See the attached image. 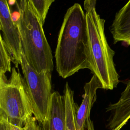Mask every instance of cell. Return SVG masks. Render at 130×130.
<instances>
[{
  "instance_id": "obj_17",
  "label": "cell",
  "mask_w": 130,
  "mask_h": 130,
  "mask_svg": "<svg viewBox=\"0 0 130 130\" xmlns=\"http://www.w3.org/2000/svg\"><path fill=\"white\" fill-rule=\"evenodd\" d=\"M8 130H25V127H20L10 123L7 120Z\"/></svg>"
},
{
  "instance_id": "obj_8",
  "label": "cell",
  "mask_w": 130,
  "mask_h": 130,
  "mask_svg": "<svg viewBox=\"0 0 130 130\" xmlns=\"http://www.w3.org/2000/svg\"><path fill=\"white\" fill-rule=\"evenodd\" d=\"M41 130H66V110L64 96L52 92L46 116Z\"/></svg>"
},
{
  "instance_id": "obj_7",
  "label": "cell",
  "mask_w": 130,
  "mask_h": 130,
  "mask_svg": "<svg viewBox=\"0 0 130 130\" xmlns=\"http://www.w3.org/2000/svg\"><path fill=\"white\" fill-rule=\"evenodd\" d=\"M103 88L102 83L94 74L88 82L85 83L82 102L76 113L78 130H94L93 123L90 119V111L96 99V90Z\"/></svg>"
},
{
  "instance_id": "obj_14",
  "label": "cell",
  "mask_w": 130,
  "mask_h": 130,
  "mask_svg": "<svg viewBox=\"0 0 130 130\" xmlns=\"http://www.w3.org/2000/svg\"><path fill=\"white\" fill-rule=\"evenodd\" d=\"M27 0H7L11 13H12L13 7L16 8L18 12L24 7Z\"/></svg>"
},
{
  "instance_id": "obj_9",
  "label": "cell",
  "mask_w": 130,
  "mask_h": 130,
  "mask_svg": "<svg viewBox=\"0 0 130 130\" xmlns=\"http://www.w3.org/2000/svg\"><path fill=\"white\" fill-rule=\"evenodd\" d=\"M107 111L112 113L107 125L109 130H121L130 119V80L119 100L109 105Z\"/></svg>"
},
{
  "instance_id": "obj_16",
  "label": "cell",
  "mask_w": 130,
  "mask_h": 130,
  "mask_svg": "<svg viewBox=\"0 0 130 130\" xmlns=\"http://www.w3.org/2000/svg\"><path fill=\"white\" fill-rule=\"evenodd\" d=\"M0 130H8L7 119L2 113H0Z\"/></svg>"
},
{
  "instance_id": "obj_10",
  "label": "cell",
  "mask_w": 130,
  "mask_h": 130,
  "mask_svg": "<svg viewBox=\"0 0 130 130\" xmlns=\"http://www.w3.org/2000/svg\"><path fill=\"white\" fill-rule=\"evenodd\" d=\"M110 31L114 44L121 42L130 45V0L116 13Z\"/></svg>"
},
{
  "instance_id": "obj_4",
  "label": "cell",
  "mask_w": 130,
  "mask_h": 130,
  "mask_svg": "<svg viewBox=\"0 0 130 130\" xmlns=\"http://www.w3.org/2000/svg\"><path fill=\"white\" fill-rule=\"evenodd\" d=\"M18 71L13 67L8 80L6 74L0 73V113L10 123L24 127L34 110L25 80Z\"/></svg>"
},
{
  "instance_id": "obj_11",
  "label": "cell",
  "mask_w": 130,
  "mask_h": 130,
  "mask_svg": "<svg viewBox=\"0 0 130 130\" xmlns=\"http://www.w3.org/2000/svg\"><path fill=\"white\" fill-rule=\"evenodd\" d=\"M63 96L66 110V130H78L76 117L78 106L74 101V91L68 82L64 86Z\"/></svg>"
},
{
  "instance_id": "obj_12",
  "label": "cell",
  "mask_w": 130,
  "mask_h": 130,
  "mask_svg": "<svg viewBox=\"0 0 130 130\" xmlns=\"http://www.w3.org/2000/svg\"><path fill=\"white\" fill-rule=\"evenodd\" d=\"M11 54L0 35V73L11 72Z\"/></svg>"
},
{
  "instance_id": "obj_5",
  "label": "cell",
  "mask_w": 130,
  "mask_h": 130,
  "mask_svg": "<svg viewBox=\"0 0 130 130\" xmlns=\"http://www.w3.org/2000/svg\"><path fill=\"white\" fill-rule=\"evenodd\" d=\"M20 66L31 100L34 117L42 124L47 115L52 92V74L38 73L28 63L21 50Z\"/></svg>"
},
{
  "instance_id": "obj_2",
  "label": "cell",
  "mask_w": 130,
  "mask_h": 130,
  "mask_svg": "<svg viewBox=\"0 0 130 130\" xmlns=\"http://www.w3.org/2000/svg\"><path fill=\"white\" fill-rule=\"evenodd\" d=\"M16 23L20 35L22 51L29 64L38 73L50 74L54 68L53 55L43 24L29 0L18 12Z\"/></svg>"
},
{
  "instance_id": "obj_1",
  "label": "cell",
  "mask_w": 130,
  "mask_h": 130,
  "mask_svg": "<svg viewBox=\"0 0 130 130\" xmlns=\"http://www.w3.org/2000/svg\"><path fill=\"white\" fill-rule=\"evenodd\" d=\"M55 68L62 78L87 69L93 74L94 66L90 51L85 12L75 3L64 14L55 51Z\"/></svg>"
},
{
  "instance_id": "obj_6",
  "label": "cell",
  "mask_w": 130,
  "mask_h": 130,
  "mask_svg": "<svg viewBox=\"0 0 130 130\" xmlns=\"http://www.w3.org/2000/svg\"><path fill=\"white\" fill-rule=\"evenodd\" d=\"M0 35L11 54L12 61L17 68L21 62V38L7 0H0Z\"/></svg>"
},
{
  "instance_id": "obj_15",
  "label": "cell",
  "mask_w": 130,
  "mask_h": 130,
  "mask_svg": "<svg viewBox=\"0 0 130 130\" xmlns=\"http://www.w3.org/2000/svg\"><path fill=\"white\" fill-rule=\"evenodd\" d=\"M25 127V130H41V127L38 124V121L34 116H32L28 120Z\"/></svg>"
},
{
  "instance_id": "obj_3",
  "label": "cell",
  "mask_w": 130,
  "mask_h": 130,
  "mask_svg": "<svg viewBox=\"0 0 130 130\" xmlns=\"http://www.w3.org/2000/svg\"><path fill=\"white\" fill-rule=\"evenodd\" d=\"M97 0H84V9L94 72L103 89L112 90L119 82L113 60L115 52L109 45L104 30L105 20L96 10Z\"/></svg>"
},
{
  "instance_id": "obj_13",
  "label": "cell",
  "mask_w": 130,
  "mask_h": 130,
  "mask_svg": "<svg viewBox=\"0 0 130 130\" xmlns=\"http://www.w3.org/2000/svg\"><path fill=\"white\" fill-rule=\"evenodd\" d=\"M44 25L48 11L55 0H29Z\"/></svg>"
}]
</instances>
